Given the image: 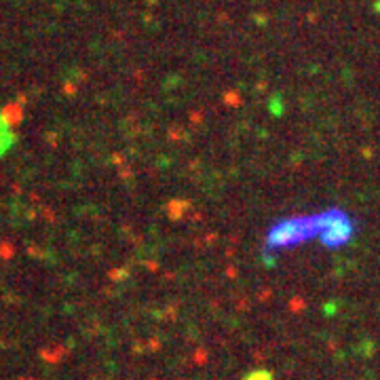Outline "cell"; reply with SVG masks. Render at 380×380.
Here are the masks:
<instances>
[{"mask_svg": "<svg viewBox=\"0 0 380 380\" xmlns=\"http://www.w3.org/2000/svg\"><path fill=\"white\" fill-rule=\"evenodd\" d=\"M11 120L7 118V114L0 112V157H3L5 152H9V148L13 146L15 142V136L11 132Z\"/></svg>", "mask_w": 380, "mask_h": 380, "instance_id": "obj_1", "label": "cell"}, {"mask_svg": "<svg viewBox=\"0 0 380 380\" xmlns=\"http://www.w3.org/2000/svg\"><path fill=\"white\" fill-rule=\"evenodd\" d=\"M63 353H66V349L59 347V345H51L47 349L40 351V357L47 361V363H59V359L63 357Z\"/></svg>", "mask_w": 380, "mask_h": 380, "instance_id": "obj_2", "label": "cell"}, {"mask_svg": "<svg viewBox=\"0 0 380 380\" xmlns=\"http://www.w3.org/2000/svg\"><path fill=\"white\" fill-rule=\"evenodd\" d=\"M13 253H15V247H13L9 241H3V243H0V256H3L5 260L13 258Z\"/></svg>", "mask_w": 380, "mask_h": 380, "instance_id": "obj_3", "label": "cell"}, {"mask_svg": "<svg viewBox=\"0 0 380 380\" xmlns=\"http://www.w3.org/2000/svg\"><path fill=\"white\" fill-rule=\"evenodd\" d=\"M22 380H34V378H22Z\"/></svg>", "mask_w": 380, "mask_h": 380, "instance_id": "obj_4", "label": "cell"}]
</instances>
